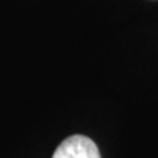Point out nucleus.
Masks as SVG:
<instances>
[{
	"instance_id": "nucleus-1",
	"label": "nucleus",
	"mask_w": 158,
	"mask_h": 158,
	"mask_svg": "<svg viewBox=\"0 0 158 158\" xmlns=\"http://www.w3.org/2000/svg\"><path fill=\"white\" fill-rule=\"evenodd\" d=\"M53 158H101V155L92 139L84 135H73L57 147Z\"/></svg>"
}]
</instances>
